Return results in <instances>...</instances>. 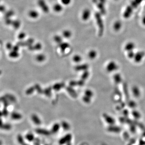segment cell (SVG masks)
Segmentation results:
<instances>
[{"instance_id":"6da1fadb","label":"cell","mask_w":145,"mask_h":145,"mask_svg":"<svg viewBox=\"0 0 145 145\" xmlns=\"http://www.w3.org/2000/svg\"><path fill=\"white\" fill-rule=\"evenodd\" d=\"M143 0H133L130 4L126 8L123 13V16L124 18L128 19L130 18L135 9L140 5Z\"/></svg>"},{"instance_id":"7a4b0ae2","label":"cell","mask_w":145,"mask_h":145,"mask_svg":"<svg viewBox=\"0 0 145 145\" xmlns=\"http://www.w3.org/2000/svg\"><path fill=\"white\" fill-rule=\"evenodd\" d=\"M101 13L96 12L95 13V18L99 29V35L101 36L103 35L104 31V24L103 19L102 18Z\"/></svg>"},{"instance_id":"3957f363","label":"cell","mask_w":145,"mask_h":145,"mask_svg":"<svg viewBox=\"0 0 145 145\" xmlns=\"http://www.w3.org/2000/svg\"><path fill=\"white\" fill-rule=\"evenodd\" d=\"M73 136L70 133H67L62 137L59 140V145H71V142L72 141Z\"/></svg>"},{"instance_id":"277c9868","label":"cell","mask_w":145,"mask_h":145,"mask_svg":"<svg viewBox=\"0 0 145 145\" xmlns=\"http://www.w3.org/2000/svg\"><path fill=\"white\" fill-rule=\"evenodd\" d=\"M37 4L38 7L44 13H48L50 11V8L45 0H38Z\"/></svg>"},{"instance_id":"5b68a950","label":"cell","mask_w":145,"mask_h":145,"mask_svg":"<svg viewBox=\"0 0 145 145\" xmlns=\"http://www.w3.org/2000/svg\"><path fill=\"white\" fill-rule=\"evenodd\" d=\"M106 68L108 72L111 73L118 69V64L115 61H110L107 64Z\"/></svg>"},{"instance_id":"8992f818","label":"cell","mask_w":145,"mask_h":145,"mask_svg":"<svg viewBox=\"0 0 145 145\" xmlns=\"http://www.w3.org/2000/svg\"><path fill=\"white\" fill-rule=\"evenodd\" d=\"M103 118L105 122L109 126L114 125L115 123V120L111 116L107 114H104L103 116Z\"/></svg>"},{"instance_id":"52a82bcc","label":"cell","mask_w":145,"mask_h":145,"mask_svg":"<svg viewBox=\"0 0 145 145\" xmlns=\"http://www.w3.org/2000/svg\"><path fill=\"white\" fill-rule=\"evenodd\" d=\"M92 1L99 10L100 13L101 14L103 15L106 14V10L104 7V4L100 2L98 0H92Z\"/></svg>"},{"instance_id":"ba28073f","label":"cell","mask_w":145,"mask_h":145,"mask_svg":"<svg viewBox=\"0 0 145 145\" xmlns=\"http://www.w3.org/2000/svg\"><path fill=\"white\" fill-rule=\"evenodd\" d=\"M35 131L37 134L43 136H49L51 134L50 130L42 128H37L36 129Z\"/></svg>"},{"instance_id":"9c48e42d","label":"cell","mask_w":145,"mask_h":145,"mask_svg":"<svg viewBox=\"0 0 145 145\" xmlns=\"http://www.w3.org/2000/svg\"><path fill=\"white\" fill-rule=\"evenodd\" d=\"M90 10L88 8H86L83 10L82 14V19L83 21H87L89 19L90 17Z\"/></svg>"},{"instance_id":"30bf717a","label":"cell","mask_w":145,"mask_h":145,"mask_svg":"<svg viewBox=\"0 0 145 145\" xmlns=\"http://www.w3.org/2000/svg\"><path fill=\"white\" fill-rule=\"evenodd\" d=\"M33 123L36 125H40L41 124V121L40 117L36 114H33L31 117Z\"/></svg>"},{"instance_id":"8fae6325","label":"cell","mask_w":145,"mask_h":145,"mask_svg":"<svg viewBox=\"0 0 145 145\" xmlns=\"http://www.w3.org/2000/svg\"><path fill=\"white\" fill-rule=\"evenodd\" d=\"M28 16L32 19H37L39 17V13L37 10L35 9H31L28 13Z\"/></svg>"},{"instance_id":"7c38bea8","label":"cell","mask_w":145,"mask_h":145,"mask_svg":"<svg viewBox=\"0 0 145 145\" xmlns=\"http://www.w3.org/2000/svg\"><path fill=\"white\" fill-rule=\"evenodd\" d=\"M145 54L144 52H139L138 53H135L133 59L135 62H141V61L144 58Z\"/></svg>"},{"instance_id":"4fadbf2b","label":"cell","mask_w":145,"mask_h":145,"mask_svg":"<svg viewBox=\"0 0 145 145\" xmlns=\"http://www.w3.org/2000/svg\"><path fill=\"white\" fill-rule=\"evenodd\" d=\"M61 128V125L60 123H55L52 126L50 129V132L52 134H56L58 133Z\"/></svg>"},{"instance_id":"5bb4252c","label":"cell","mask_w":145,"mask_h":145,"mask_svg":"<svg viewBox=\"0 0 145 145\" xmlns=\"http://www.w3.org/2000/svg\"><path fill=\"white\" fill-rule=\"evenodd\" d=\"M108 131L114 133H119L121 131V129L119 127V126H115L114 125L109 126L107 129Z\"/></svg>"},{"instance_id":"9a60e30c","label":"cell","mask_w":145,"mask_h":145,"mask_svg":"<svg viewBox=\"0 0 145 145\" xmlns=\"http://www.w3.org/2000/svg\"><path fill=\"white\" fill-rule=\"evenodd\" d=\"M54 11L57 13L62 12L63 9V5L61 3H56L53 7Z\"/></svg>"},{"instance_id":"2e32d148","label":"cell","mask_w":145,"mask_h":145,"mask_svg":"<svg viewBox=\"0 0 145 145\" xmlns=\"http://www.w3.org/2000/svg\"><path fill=\"white\" fill-rule=\"evenodd\" d=\"M11 117L13 120L18 121L22 118V115L21 113L16 112H13L11 114Z\"/></svg>"},{"instance_id":"e0dca14e","label":"cell","mask_w":145,"mask_h":145,"mask_svg":"<svg viewBox=\"0 0 145 145\" xmlns=\"http://www.w3.org/2000/svg\"><path fill=\"white\" fill-rule=\"evenodd\" d=\"M135 45L134 43L130 42L128 43L124 47V49L128 52L133 51V49L135 48Z\"/></svg>"},{"instance_id":"ac0fdd59","label":"cell","mask_w":145,"mask_h":145,"mask_svg":"<svg viewBox=\"0 0 145 145\" xmlns=\"http://www.w3.org/2000/svg\"><path fill=\"white\" fill-rule=\"evenodd\" d=\"M61 125V127L63 130L65 131H69L71 128V126L69 123L67 121H63L60 123Z\"/></svg>"},{"instance_id":"d6986e66","label":"cell","mask_w":145,"mask_h":145,"mask_svg":"<svg viewBox=\"0 0 145 145\" xmlns=\"http://www.w3.org/2000/svg\"><path fill=\"white\" fill-rule=\"evenodd\" d=\"M17 141L18 143L20 145H23L25 143V140H26L25 137L23 136L21 134H18L17 136Z\"/></svg>"},{"instance_id":"ffe728a7","label":"cell","mask_w":145,"mask_h":145,"mask_svg":"<svg viewBox=\"0 0 145 145\" xmlns=\"http://www.w3.org/2000/svg\"><path fill=\"white\" fill-rule=\"evenodd\" d=\"M24 137L25 138V140L30 142H33L35 139L34 135L31 132H29L27 133Z\"/></svg>"},{"instance_id":"44dd1931","label":"cell","mask_w":145,"mask_h":145,"mask_svg":"<svg viewBox=\"0 0 145 145\" xmlns=\"http://www.w3.org/2000/svg\"><path fill=\"white\" fill-rule=\"evenodd\" d=\"M12 126L9 123H1V129L5 131H9L12 129Z\"/></svg>"},{"instance_id":"7402d4cb","label":"cell","mask_w":145,"mask_h":145,"mask_svg":"<svg viewBox=\"0 0 145 145\" xmlns=\"http://www.w3.org/2000/svg\"><path fill=\"white\" fill-rule=\"evenodd\" d=\"M72 32L70 30H64L62 32V36L63 38H69L72 36Z\"/></svg>"},{"instance_id":"603a6c76","label":"cell","mask_w":145,"mask_h":145,"mask_svg":"<svg viewBox=\"0 0 145 145\" xmlns=\"http://www.w3.org/2000/svg\"><path fill=\"white\" fill-rule=\"evenodd\" d=\"M54 41L57 44H61L63 41L62 37L60 35H55L54 37Z\"/></svg>"},{"instance_id":"cb8c5ba5","label":"cell","mask_w":145,"mask_h":145,"mask_svg":"<svg viewBox=\"0 0 145 145\" xmlns=\"http://www.w3.org/2000/svg\"><path fill=\"white\" fill-rule=\"evenodd\" d=\"M11 25H12L14 28L18 29L21 25V22L19 20H13Z\"/></svg>"},{"instance_id":"d4e9b609","label":"cell","mask_w":145,"mask_h":145,"mask_svg":"<svg viewBox=\"0 0 145 145\" xmlns=\"http://www.w3.org/2000/svg\"><path fill=\"white\" fill-rule=\"evenodd\" d=\"M59 47L60 49H61L62 51H64L67 49V48H68L69 47V43L67 42H64L62 41V42L61 43V44H59Z\"/></svg>"},{"instance_id":"484cf974","label":"cell","mask_w":145,"mask_h":145,"mask_svg":"<svg viewBox=\"0 0 145 145\" xmlns=\"http://www.w3.org/2000/svg\"><path fill=\"white\" fill-rule=\"evenodd\" d=\"M73 62L76 63H79L82 61V58L80 55H76L73 56Z\"/></svg>"},{"instance_id":"4316f807","label":"cell","mask_w":145,"mask_h":145,"mask_svg":"<svg viewBox=\"0 0 145 145\" xmlns=\"http://www.w3.org/2000/svg\"><path fill=\"white\" fill-rule=\"evenodd\" d=\"M121 26L122 25H121V22L119 21H117L114 24V29L115 30L118 31L121 29Z\"/></svg>"},{"instance_id":"83f0119b","label":"cell","mask_w":145,"mask_h":145,"mask_svg":"<svg viewBox=\"0 0 145 145\" xmlns=\"http://www.w3.org/2000/svg\"><path fill=\"white\" fill-rule=\"evenodd\" d=\"M97 52L94 50H91L89 52L88 57L89 59H94L97 56Z\"/></svg>"},{"instance_id":"f1b7e54d","label":"cell","mask_w":145,"mask_h":145,"mask_svg":"<svg viewBox=\"0 0 145 145\" xmlns=\"http://www.w3.org/2000/svg\"><path fill=\"white\" fill-rule=\"evenodd\" d=\"M36 59L38 62H42L45 59V56L43 54H39L36 56Z\"/></svg>"},{"instance_id":"f546056e","label":"cell","mask_w":145,"mask_h":145,"mask_svg":"<svg viewBox=\"0 0 145 145\" xmlns=\"http://www.w3.org/2000/svg\"><path fill=\"white\" fill-rule=\"evenodd\" d=\"M14 14V13L13 12V11H12V10H10V11H7L5 15H4L5 19L11 18V17Z\"/></svg>"},{"instance_id":"4dcf8cb0","label":"cell","mask_w":145,"mask_h":145,"mask_svg":"<svg viewBox=\"0 0 145 145\" xmlns=\"http://www.w3.org/2000/svg\"><path fill=\"white\" fill-rule=\"evenodd\" d=\"M18 52L12 50V51H11L9 53L10 57H11L12 58H17V57H18V56H19V54H18Z\"/></svg>"},{"instance_id":"1f68e13d","label":"cell","mask_w":145,"mask_h":145,"mask_svg":"<svg viewBox=\"0 0 145 145\" xmlns=\"http://www.w3.org/2000/svg\"><path fill=\"white\" fill-rule=\"evenodd\" d=\"M71 2V0H61V3L63 5H69Z\"/></svg>"},{"instance_id":"d6a6232c","label":"cell","mask_w":145,"mask_h":145,"mask_svg":"<svg viewBox=\"0 0 145 145\" xmlns=\"http://www.w3.org/2000/svg\"><path fill=\"white\" fill-rule=\"evenodd\" d=\"M25 37H26V34L24 32H21V33H20L18 36V38L19 40H21L23 39Z\"/></svg>"},{"instance_id":"836d02e7","label":"cell","mask_w":145,"mask_h":145,"mask_svg":"<svg viewBox=\"0 0 145 145\" xmlns=\"http://www.w3.org/2000/svg\"><path fill=\"white\" fill-rule=\"evenodd\" d=\"M62 84H61V83H57V84H55L54 85L53 88L55 90L58 91L62 88Z\"/></svg>"},{"instance_id":"e575fe53","label":"cell","mask_w":145,"mask_h":145,"mask_svg":"<svg viewBox=\"0 0 145 145\" xmlns=\"http://www.w3.org/2000/svg\"><path fill=\"white\" fill-rule=\"evenodd\" d=\"M6 47H7V49L9 50H11L13 49V46H12V44L11 43H8L6 45Z\"/></svg>"},{"instance_id":"d590c367","label":"cell","mask_w":145,"mask_h":145,"mask_svg":"<svg viewBox=\"0 0 145 145\" xmlns=\"http://www.w3.org/2000/svg\"><path fill=\"white\" fill-rule=\"evenodd\" d=\"M0 10H1V12H4L5 11V7L4 6H1L0 7Z\"/></svg>"},{"instance_id":"8d00e7d4","label":"cell","mask_w":145,"mask_h":145,"mask_svg":"<svg viewBox=\"0 0 145 145\" xmlns=\"http://www.w3.org/2000/svg\"><path fill=\"white\" fill-rule=\"evenodd\" d=\"M100 2H102V3L105 4L106 2V0H98Z\"/></svg>"},{"instance_id":"74e56055","label":"cell","mask_w":145,"mask_h":145,"mask_svg":"<svg viewBox=\"0 0 145 145\" xmlns=\"http://www.w3.org/2000/svg\"><path fill=\"white\" fill-rule=\"evenodd\" d=\"M142 22L143 24L145 25V16L143 18L142 20Z\"/></svg>"},{"instance_id":"f35d334b","label":"cell","mask_w":145,"mask_h":145,"mask_svg":"<svg viewBox=\"0 0 145 145\" xmlns=\"http://www.w3.org/2000/svg\"><path fill=\"white\" fill-rule=\"evenodd\" d=\"M23 145H29V144H27V143H25V144H23Z\"/></svg>"},{"instance_id":"ab89813d","label":"cell","mask_w":145,"mask_h":145,"mask_svg":"<svg viewBox=\"0 0 145 145\" xmlns=\"http://www.w3.org/2000/svg\"></svg>"}]
</instances>
